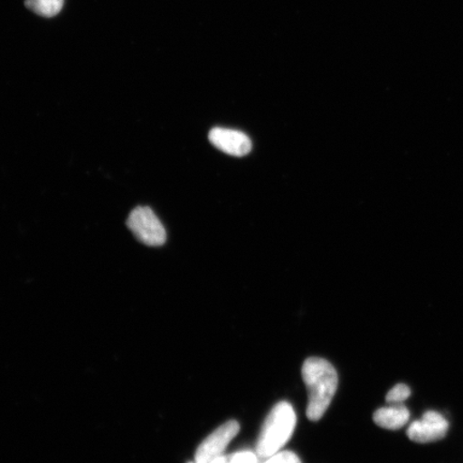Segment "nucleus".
Instances as JSON below:
<instances>
[{"instance_id": "obj_9", "label": "nucleus", "mask_w": 463, "mask_h": 463, "mask_svg": "<svg viewBox=\"0 0 463 463\" xmlns=\"http://www.w3.org/2000/svg\"><path fill=\"white\" fill-rule=\"evenodd\" d=\"M411 395V390L405 384H398L387 393L386 402L390 404H402Z\"/></svg>"}, {"instance_id": "obj_13", "label": "nucleus", "mask_w": 463, "mask_h": 463, "mask_svg": "<svg viewBox=\"0 0 463 463\" xmlns=\"http://www.w3.org/2000/svg\"><path fill=\"white\" fill-rule=\"evenodd\" d=\"M189 463H194V462H189Z\"/></svg>"}, {"instance_id": "obj_12", "label": "nucleus", "mask_w": 463, "mask_h": 463, "mask_svg": "<svg viewBox=\"0 0 463 463\" xmlns=\"http://www.w3.org/2000/svg\"><path fill=\"white\" fill-rule=\"evenodd\" d=\"M207 463H229L228 455L219 456Z\"/></svg>"}, {"instance_id": "obj_5", "label": "nucleus", "mask_w": 463, "mask_h": 463, "mask_svg": "<svg viewBox=\"0 0 463 463\" xmlns=\"http://www.w3.org/2000/svg\"><path fill=\"white\" fill-rule=\"evenodd\" d=\"M449 421L436 411H427L420 420L410 425L407 434L411 441L425 444L439 441L447 436Z\"/></svg>"}, {"instance_id": "obj_7", "label": "nucleus", "mask_w": 463, "mask_h": 463, "mask_svg": "<svg viewBox=\"0 0 463 463\" xmlns=\"http://www.w3.org/2000/svg\"><path fill=\"white\" fill-rule=\"evenodd\" d=\"M409 420V410L403 404H391L390 407L376 410L373 414L375 424L389 430H401Z\"/></svg>"}, {"instance_id": "obj_8", "label": "nucleus", "mask_w": 463, "mask_h": 463, "mask_svg": "<svg viewBox=\"0 0 463 463\" xmlns=\"http://www.w3.org/2000/svg\"><path fill=\"white\" fill-rule=\"evenodd\" d=\"M65 0H25V5L33 13L44 17H53L61 13Z\"/></svg>"}, {"instance_id": "obj_3", "label": "nucleus", "mask_w": 463, "mask_h": 463, "mask_svg": "<svg viewBox=\"0 0 463 463\" xmlns=\"http://www.w3.org/2000/svg\"><path fill=\"white\" fill-rule=\"evenodd\" d=\"M128 228L137 241L149 247L165 244L166 232L159 218L147 206H138L129 215Z\"/></svg>"}, {"instance_id": "obj_10", "label": "nucleus", "mask_w": 463, "mask_h": 463, "mask_svg": "<svg viewBox=\"0 0 463 463\" xmlns=\"http://www.w3.org/2000/svg\"><path fill=\"white\" fill-rule=\"evenodd\" d=\"M229 463H259L260 457L251 450H240L228 455Z\"/></svg>"}, {"instance_id": "obj_1", "label": "nucleus", "mask_w": 463, "mask_h": 463, "mask_svg": "<svg viewBox=\"0 0 463 463\" xmlns=\"http://www.w3.org/2000/svg\"><path fill=\"white\" fill-rule=\"evenodd\" d=\"M302 374L309 393L307 418L312 421L320 420L337 392V372L323 358L310 357L303 364Z\"/></svg>"}, {"instance_id": "obj_4", "label": "nucleus", "mask_w": 463, "mask_h": 463, "mask_svg": "<svg viewBox=\"0 0 463 463\" xmlns=\"http://www.w3.org/2000/svg\"><path fill=\"white\" fill-rule=\"evenodd\" d=\"M239 432L240 424L236 420H229L217 428L199 445L195 451L194 463H207L224 455L225 449Z\"/></svg>"}, {"instance_id": "obj_11", "label": "nucleus", "mask_w": 463, "mask_h": 463, "mask_svg": "<svg viewBox=\"0 0 463 463\" xmlns=\"http://www.w3.org/2000/svg\"><path fill=\"white\" fill-rule=\"evenodd\" d=\"M262 463H302L297 454L289 450L278 451L277 454L264 459Z\"/></svg>"}, {"instance_id": "obj_6", "label": "nucleus", "mask_w": 463, "mask_h": 463, "mask_svg": "<svg viewBox=\"0 0 463 463\" xmlns=\"http://www.w3.org/2000/svg\"><path fill=\"white\" fill-rule=\"evenodd\" d=\"M208 138L213 146L234 157H244L252 149L250 138L245 133L233 129L213 128Z\"/></svg>"}, {"instance_id": "obj_2", "label": "nucleus", "mask_w": 463, "mask_h": 463, "mask_svg": "<svg viewBox=\"0 0 463 463\" xmlns=\"http://www.w3.org/2000/svg\"><path fill=\"white\" fill-rule=\"evenodd\" d=\"M297 426V414L291 404L282 402L275 405L266 418L257 442L256 453L266 459L280 451Z\"/></svg>"}]
</instances>
